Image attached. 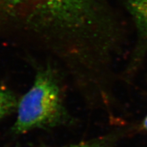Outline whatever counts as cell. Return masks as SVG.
<instances>
[{
	"mask_svg": "<svg viewBox=\"0 0 147 147\" xmlns=\"http://www.w3.org/2000/svg\"><path fill=\"white\" fill-rule=\"evenodd\" d=\"M142 127H143V128L146 130V131H147V115L145 117L144 121H143Z\"/></svg>",
	"mask_w": 147,
	"mask_h": 147,
	"instance_id": "obj_6",
	"label": "cell"
},
{
	"mask_svg": "<svg viewBox=\"0 0 147 147\" xmlns=\"http://www.w3.org/2000/svg\"><path fill=\"white\" fill-rule=\"evenodd\" d=\"M17 116L11 128L14 135L38 129L63 125L70 120L64 104L57 67L47 62L40 66L32 87L18 100Z\"/></svg>",
	"mask_w": 147,
	"mask_h": 147,
	"instance_id": "obj_2",
	"label": "cell"
},
{
	"mask_svg": "<svg viewBox=\"0 0 147 147\" xmlns=\"http://www.w3.org/2000/svg\"><path fill=\"white\" fill-rule=\"evenodd\" d=\"M136 29V42L128 65L129 73L142 63L147 53V0H122Z\"/></svg>",
	"mask_w": 147,
	"mask_h": 147,
	"instance_id": "obj_3",
	"label": "cell"
},
{
	"mask_svg": "<svg viewBox=\"0 0 147 147\" xmlns=\"http://www.w3.org/2000/svg\"><path fill=\"white\" fill-rule=\"evenodd\" d=\"M125 44L109 0H0V47L45 55L74 80L107 71Z\"/></svg>",
	"mask_w": 147,
	"mask_h": 147,
	"instance_id": "obj_1",
	"label": "cell"
},
{
	"mask_svg": "<svg viewBox=\"0 0 147 147\" xmlns=\"http://www.w3.org/2000/svg\"><path fill=\"white\" fill-rule=\"evenodd\" d=\"M18 100L10 89L0 84V119L16 110Z\"/></svg>",
	"mask_w": 147,
	"mask_h": 147,
	"instance_id": "obj_4",
	"label": "cell"
},
{
	"mask_svg": "<svg viewBox=\"0 0 147 147\" xmlns=\"http://www.w3.org/2000/svg\"><path fill=\"white\" fill-rule=\"evenodd\" d=\"M118 136V134L115 133L108 134L61 147H113Z\"/></svg>",
	"mask_w": 147,
	"mask_h": 147,
	"instance_id": "obj_5",
	"label": "cell"
}]
</instances>
